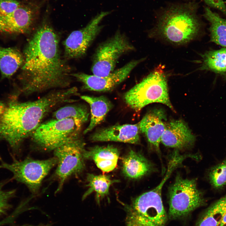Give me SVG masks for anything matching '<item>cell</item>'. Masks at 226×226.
<instances>
[{"mask_svg":"<svg viewBox=\"0 0 226 226\" xmlns=\"http://www.w3.org/2000/svg\"><path fill=\"white\" fill-rule=\"evenodd\" d=\"M22 1L19 0H0V15L10 13L17 9Z\"/></svg>","mask_w":226,"mask_h":226,"instance_id":"cell-28","label":"cell"},{"mask_svg":"<svg viewBox=\"0 0 226 226\" xmlns=\"http://www.w3.org/2000/svg\"><path fill=\"white\" fill-rule=\"evenodd\" d=\"M80 97L89 104L90 108V121L89 125L83 131V133L85 134L104 120L113 105L108 99L103 96L94 97L82 95Z\"/></svg>","mask_w":226,"mask_h":226,"instance_id":"cell-18","label":"cell"},{"mask_svg":"<svg viewBox=\"0 0 226 226\" xmlns=\"http://www.w3.org/2000/svg\"><path fill=\"white\" fill-rule=\"evenodd\" d=\"M206 204L203 194L197 187L196 179H184L177 175L169 190V217L170 219L186 217Z\"/></svg>","mask_w":226,"mask_h":226,"instance_id":"cell-5","label":"cell"},{"mask_svg":"<svg viewBox=\"0 0 226 226\" xmlns=\"http://www.w3.org/2000/svg\"><path fill=\"white\" fill-rule=\"evenodd\" d=\"M85 145L80 133H78L54 150V156L58 160L54 173V176L58 182L56 193L61 190L69 177L79 174L83 170L85 164L83 153L85 150Z\"/></svg>","mask_w":226,"mask_h":226,"instance_id":"cell-7","label":"cell"},{"mask_svg":"<svg viewBox=\"0 0 226 226\" xmlns=\"http://www.w3.org/2000/svg\"><path fill=\"white\" fill-rule=\"evenodd\" d=\"M218 226H226V214L223 218L221 222Z\"/></svg>","mask_w":226,"mask_h":226,"instance_id":"cell-30","label":"cell"},{"mask_svg":"<svg viewBox=\"0 0 226 226\" xmlns=\"http://www.w3.org/2000/svg\"><path fill=\"white\" fill-rule=\"evenodd\" d=\"M134 49L126 35L118 31L97 48L91 68L93 74L100 77L109 75L114 71L121 56Z\"/></svg>","mask_w":226,"mask_h":226,"instance_id":"cell-9","label":"cell"},{"mask_svg":"<svg viewBox=\"0 0 226 226\" xmlns=\"http://www.w3.org/2000/svg\"><path fill=\"white\" fill-rule=\"evenodd\" d=\"M119 153L117 148L111 145L96 146L84 150V159L93 160L97 167L105 172H109L116 167Z\"/></svg>","mask_w":226,"mask_h":226,"instance_id":"cell-17","label":"cell"},{"mask_svg":"<svg viewBox=\"0 0 226 226\" xmlns=\"http://www.w3.org/2000/svg\"><path fill=\"white\" fill-rule=\"evenodd\" d=\"M31 226V225H28V226ZM51 226L50 224H47L44 225V224H40L38 226Z\"/></svg>","mask_w":226,"mask_h":226,"instance_id":"cell-31","label":"cell"},{"mask_svg":"<svg viewBox=\"0 0 226 226\" xmlns=\"http://www.w3.org/2000/svg\"><path fill=\"white\" fill-rule=\"evenodd\" d=\"M210 7L220 10L226 14V6L223 0H203Z\"/></svg>","mask_w":226,"mask_h":226,"instance_id":"cell-29","label":"cell"},{"mask_svg":"<svg viewBox=\"0 0 226 226\" xmlns=\"http://www.w3.org/2000/svg\"><path fill=\"white\" fill-rule=\"evenodd\" d=\"M6 183L5 181L0 182V216L6 213L11 207L9 203L10 200L16 193L15 189L7 190L4 189Z\"/></svg>","mask_w":226,"mask_h":226,"instance_id":"cell-27","label":"cell"},{"mask_svg":"<svg viewBox=\"0 0 226 226\" xmlns=\"http://www.w3.org/2000/svg\"><path fill=\"white\" fill-rule=\"evenodd\" d=\"M89 187L88 190L83 196V200L85 199L92 192L96 193V199L97 202L100 203V200L109 194L110 186L113 184L118 182L117 180L111 179L110 176L105 175H96L88 174L87 176Z\"/></svg>","mask_w":226,"mask_h":226,"instance_id":"cell-22","label":"cell"},{"mask_svg":"<svg viewBox=\"0 0 226 226\" xmlns=\"http://www.w3.org/2000/svg\"><path fill=\"white\" fill-rule=\"evenodd\" d=\"M23 56L19 94L68 88L70 68L61 57L58 36L46 17L28 41Z\"/></svg>","mask_w":226,"mask_h":226,"instance_id":"cell-1","label":"cell"},{"mask_svg":"<svg viewBox=\"0 0 226 226\" xmlns=\"http://www.w3.org/2000/svg\"><path fill=\"white\" fill-rule=\"evenodd\" d=\"M124 99L129 107L137 111L154 103H162L174 110L169 99L166 76L161 67L126 92Z\"/></svg>","mask_w":226,"mask_h":226,"instance_id":"cell-4","label":"cell"},{"mask_svg":"<svg viewBox=\"0 0 226 226\" xmlns=\"http://www.w3.org/2000/svg\"><path fill=\"white\" fill-rule=\"evenodd\" d=\"M207 177L214 189H222L226 185V159L211 168L208 172Z\"/></svg>","mask_w":226,"mask_h":226,"instance_id":"cell-26","label":"cell"},{"mask_svg":"<svg viewBox=\"0 0 226 226\" xmlns=\"http://www.w3.org/2000/svg\"><path fill=\"white\" fill-rule=\"evenodd\" d=\"M40 4L30 0H24L14 12L0 15V33L17 35L28 33L39 17Z\"/></svg>","mask_w":226,"mask_h":226,"instance_id":"cell-11","label":"cell"},{"mask_svg":"<svg viewBox=\"0 0 226 226\" xmlns=\"http://www.w3.org/2000/svg\"><path fill=\"white\" fill-rule=\"evenodd\" d=\"M138 124L117 125L96 131L90 137L93 142L114 141L132 144L139 142Z\"/></svg>","mask_w":226,"mask_h":226,"instance_id":"cell-14","label":"cell"},{"mask_svg":"<svg viewBox=\"0 0 226 226\" xmlns=\"http://www.w3.org/2000/svg\"><path fill=\"white\" fill-rule=\"evenodd\" d=\"M110 13L109 12H101L93 18L85 27L73 31L70 34L63 43L66 58H78L85 54L102 28L100 23Z\"/></svg>","mask_w":226,"mask_h":226,"instance_id":"cell-12","label":"cell"},{"mask_svg":"<svg viewBox=\"0 0 226 226\" xmlns=\"http://www.w3.org/2000/svg\"><path fill=\"white\" fill-rule=\"evenodd\" d=\"M197 10V5L193 2L170 5L160 15L153 33L173 44L188 43L199 31Z\"/></svg>","mask_w":226,"mask_h":226,"instance_id":"cell-3","label":"cell"},{"mask_svg":"<svg viewBox=\"0 0 226 226\" xmlns=\"http://www.w3.org/2000/svg\"><path fill=\"white\" fill-rule=\"evenodd\" d=\"M0 169L10 171L13 178L25 184L34 195L38 193L43 180L58 163L55 156L43 160L30 157L22 160L14 159L10 163L5 162L0 157Z\"/></svg>","mask_w":226,"mask_h":226,"instance_id":"cell-6","label":"cell"},{"mask_svg":"<svg viewBox=\"0 0 226 226\" xmlns=\"http://www.w3.org/2000/svg\"><path fill=\"white\" fill-rule=\"evenodd\" d=\"M143 58L130 61L122 67L114 71L104 77L83 73L71 74L83 84L86 90L97 92H106L113 90L125 80L132 70L145 60Z\"/></svg>","mask_w":226,"mask_h":226,"instance_id":"cell-13","label":"cell"},{"mask_svg":"<svg viewBox=\"0 0 226 226\" xmlns=\"http://www.w3.org/2000/svg\"><path fill=\"white\" fill-rule=\"evenodd\" d=\"M89 115L85 106L74 104L61 107L54 111L52 116L53 118L57 119H72L82 126L87 121Z\"/></svg>","mask_w":226,"mask_h":226,"instance_id":"cell-25","label":"cell"},{"mask_svg":"<svg viewBox=\"0 0 226 226\" xmlns=\"http://www.w3.org/2000/svg\"><path fill=\"white\" fill-rule=\"evenodd\" d=\"M77 90L72 87L51 90L37 100L21 102L15 97L0 110V140L9 144L14 153L55 108L65 103L74 102Z\"/></svg>","mask_w":226,"mask_h":226,"instance_id":"cell-2","label":"cell"},{"mask_svg":"<svg viewBox=\"0 0 226 226\" xmlns=\"http://www.w3.org/2000/svg\"><path fill=\"white\" fill-rule=\"evenodd\" d=\"M195 141V136L186 123L179 120L166 123L161 142L167 147L183 149L191 146Z\"/></svg>","mask_w":226,"mask_h":226,"instance_id":"cell-15","label":"cell"},{"mask_svg":"<svg viewBox=\"0 0 226 226\" xmlns=\"http://www.w3.org/2000/svg\"><path fill=\"white\" fill-rule=\"evenodd\" d=\"M151 163L141 154L131 150L122 160V171L126 177L136 179L141 177L151 170Z\"/></svg>","mask_w":226,"mask_h":226,"instance_id":"cell-19","label":"cell"},{"mask_svg":"<svg viewBox=\"0 0 226 226\" xmlns=\"http://www.w3.org/2000/svg\"><path fill=\"white\" fill-rule=\"evenodd\" d=\"M165 118L163 110H155L146 114L138 123L140 131L145 135L150 144L158 151L165 128Z\"/></svg>","mask_w":226,"mask_h":226,"instance_id":"cell-16","label":"cell"},{"mask_svg":"<svg viewBox=\"0 0 226 226\" xmlns=\"http://www.w3.org/2000/svg\"><path fill=\"white\" fill-rule=\"evenodd\" d=\"M200 69L226 76V48L209 51L202 55Z\"/></svg>","mask_w":226,"mask_h":226,"instance_id":"cell-24","label":"cell"},{"mask_svg":"<svg viewBox=\"0 0 226 226\" xmlns=\"http://www.w3.org/2000/svg\"><path fill=\"white\" fill-rule=\"evenodd\" d=\"M226 214V195L206 209L196 226H218Z\"/></svg>","mask_w":226,"mask_h":226,"instance_id":"cell-23","label":"cell"},{"mask_svg":"<svg viewBox=\"0 0 226 226\" xmlns=\"http://www.w3.org/2000/svg\"><path fill=\"white\" fill-rule=\"evenodd\" d=\"M126 226H165L167 215L162 201L151 199L142 195L129 208Z\"/></svg>","mask_w":226,"mask_h":226,"instance_id":"cell-10","label":"cell"},{"mask_svg":"<svg viewBox=\"0 0 226 226\" xmlns=\"http://www.w3.org/2000/svg\"><path fill=\"white\" fill-rule=\"evenodd\" d=\"M24 61L23 55L17 48L0 46V70L2 78L12 76Z\"/></svg>","mask_w":226,"mask_h":226,"instance_id":"cell-20","label":"cell"},{"mask_svg":"<svg viewBox=\"0 0 226 226\" xmlns=\"http://www.w3.org/2000/svg\"><path fill=\"white\" fill-rule=\"evenodd\" d=\"M203 16L210 23L211 41L226 48V19L207 7L205 8Z\"/></svg>","mask_w":226,"mask_h":226,"instance_id":"cell-21","label":"cell"},{"mask_svg":"<svg viewBox=\"0 0 226 226\" xmlns=\"http://www.w3.org/2000/svg\"><path fill=\"white\" fill-rule=\"evenodd\" d=\"M82 126L70 118H53L41 123L30 137L38 147L45 151L55 150L74 135L80 133Z\"/></svg>","mask_w":226,"mask_h":226,"instance_id":"cell-8","label":"cell"}]
</instances>
